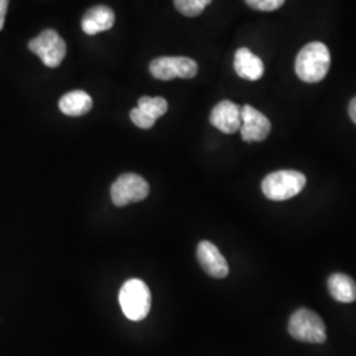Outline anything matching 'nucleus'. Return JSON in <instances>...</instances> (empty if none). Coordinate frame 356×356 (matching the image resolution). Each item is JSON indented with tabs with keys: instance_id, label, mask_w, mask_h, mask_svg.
Returning <instances> with one entry per match:
<instances>
[{
	"instance_id": "f257e3e1",
	"label": "nucleus",
	"mask_w": 356,
	"mask_h": 356,
	"mask_svg": "<svg viewBox=\"0 0 356 356\" xmlns=\"http://www.w3.org/2000/svg\"><path fill=\"white\" fill-rule=\"evenodd\" d=\"M331 56L329 48L322 42H310L305 45L296 58V73L307 83H317L327 76Z\"/></svg>"
},
{
	"instance_id": "f03ea898",
	"label": "nucleus",
	"mask_w": 356,
	"mask_h": 356,
	"mask_svg": "<svg viewBox=\"0 0 356 356\" xmlns=\"http://www.w3.org/2000/svg\"><path fill=\"white\" fill-rule=\"evenodd\" d=\"M119 304L128 319L141 321L151 310V291L144 281L139 279L127 280L120 288Z\"/></svg>"
},
{
	"instance_id": "7ed1b4c3",
	"label": "nucleus",
	"mask_w": 356,
	"mask_h": 356,
	"mask_svg": "<svg viewBox=\"0 0 356 356\" xmlns=\"http://www.w3.org/2000/svg\"><path fill=\"white\" fill-rule=\"evenodd\" d=\"M306 177L297 170H279L268 175L261 182V191L270 201H286L304 191Z\"/></svg>"
},
{
	"instance_id": "20e7f679",
	"label": "nucleus",
	"mask_w": 356,
	"mask_h": 356,
	"mask_svg": "<svg viewBox=\"0 0 356 356\" xmlns=\"http://www.w3.org/2000/svg\"><path fill=\"white\" fill-rule=\"evenodd\" d=\"M291 337L305 343L321 344L326 342V326L317 313L309 309L294 312L288 323Z\"/></svg>"
},
{
	"instance_id": "39448f33",
	"label": "nucleus",
	"mask_w": 356,
	"mask_h": 356,
	"mask_svg": "<svg viewBox=\"0 0 356 356\" xmlns=\"http://www.w3.org/2000/svg\"><path fill=\"white\" fill-rule=\"evenodd\" d=\"M28 48L38 54L45 66L51 69L60 66L66 56V42L54 29L42 31L29 41Z\"/></svg>"
},
{
	"instance_id": "423d86ee",
	"label": "nucleus",
	"mask_w": 356,
	"mask_h": 356,
	"mask_svg": "<svg viewBox=\"0 0 356 356\" xmlns=\"http://www.w3.org/2000/svg\"><path fill=\"white\" fill-rule=\"evenodd\" d=\"M148 182L136 173L122 175L111 186V200L118 207H124L129 204L140 202L148 197Z\"/></svg>"
},
{
	"instance_id": "0eeeda50",
	"label": "nucleus",
	"mask_w": 356,
	"mask_h": 356,
	"mask_svg": "<svg viewBox=\"0 0 356 356\" xmlns=\"http://www.w3.org/2000/svg\"><path fill=\"white\" fill-rule=\"evenodd\" d=\"M149 72L160 81H170L177 76L191 79L197 76L198 65L189 57H159L149 64Z\"/></svg>"
},
{
	"instance_id": "6e6552de",
	"label": "nucleus",
	"mask_w": 356,
	"mask_h": 356,
	"mask_svg": "<svg viewBox=\"0 0 356 356\" xmlns=\"http://www.w3.org/2000/svg\"><path fill=\"white\" fill-rule=\"evenodd\" d=\"M270 132V122L266 115L254 107L245 104L242 107V139L247 143L266 140Z\"/></svg>"
},
{
	"instance_id": "1a4fd4ad",
	"label": "nucleus",
	"mask_w": 356,
	"mask_h": 356,
	"mask_svg": "<svg viewBox=\"0 0 356 356\" xmlns=\"http://www.w3.org/2000/svg\"><path fill=\"white\" fill-rule=\"evenodd\" d=\"M197 257L204 272L214 279H225L229 275L227 260L220 254L216 244L202 241L197 247Z\"/></svg>"
},
{
	"instance_id": "9d476101",
	"label": "nucleus",
	"mask_w": 356,
	"mask_h": 356,
	"mask_svg": "<svg viewBox=\"0 0 356 356\" xmlns=\"http://www.w3.org/2000/svg\"><path fill=\"white\" fill-rule=\"evenodd\" d=\"M210 123L220 132L232 135L238 132L242 126V108L236 103L222 101L213 108Z\"/></svg>"
},
{
	"instance_id": "9b49d317",
	"label": "nucleus",
	"mask_w": 356,
	"mask_h": 356,
	"mask_svg": "<svg viewBox=\"0 0 356 356\" xmlns=\"http://www.w3.org/2000/svg\"><path fill=\"white\" fill-rule=\"evenodd\" d=\"M115 23V13L110 7L107 6H95L91 7L90 10L86 11L82 17V31L86 35H97L99 32H104L108 31L114 26Z\"/></svg>"
},
{
	"instance_id": "f8f14e48",
	"label": "nucleus",
	"mask_w": 356,
	"mask_h": 356,
	"mask_svg": "<svg viewBox=\"0 0 356 356\" xmlns=\"http://www.w3.org/2000/svg\"><path fill=\"white\" fill-rule=\"evenodd\" d=\"M234 67L236 74L247 81H257L264 74V64L248 48H239L235 53Z\"/></svg>"
},
{
	"instance_id": "ddd939ff",
	"label": "nucleus",
	"mask_w": 356,
	"mask_h": 356,
	"mask_svg": "<svg viewBox=\"0 0 356 356\" xmlns=\"http://www.w3.org/2000/svg\"><path fill=\"white\" fill-rule=\"evenodd\" d=\"M327 288L331 297L342 304L356 301V282L344 273H334L327 280Z\"/></svg>"
},
{
	"instance_id": "4468645a",
	"label": "nucleus",
	"mask_w": 356,
	"mask_h": 356,
	"mask_svg": "<svg viewBox=\"0 0 356 356\" xmlns=\"http://www.w3.org/2000/svg\"><path fill=\"white\" fill-rule=\"evenodd\" d=\"M58 107L63 114L69 116H82L88 114L92 107V99L89 94L83 90H74L60 99Z\"/></svg>"
},
{
	"instance_id": "2eb2a0df",
	"label": "nucleus",
	"mask_w": 356,
	"mask_h": 356,
	"mask_svg": "<svg viewBox=\"0 0 356 356\" xmlns=\"http://www.w3.org/2000/svg\"><path fill=\"white\" fill-rule=\"evenodd\" d=\"M138 107L143 110L145 114L149 115L154 120L160 116L165 115L168 111V102L163 97H141Z\"/></svg>"
},
{
	"instance_id": "dca6fc26",
	"label": "nucleus",
	"mask_w": 356,
	"mask_h": 356,
	"mask_svg": "<svg viewBox=\"0 0 356 356\" xmlns=\"http://www.w3.org/2000/svg\"><path fill=\"white\" fill-rule=\"evenodd\" d=\"M173 3L178 13L188 17H195L204 13L211 0H173Z\"/></svg>"
},
{
	"instance_id": "f3484780",
	"label": "nucleus",
	"mask_w": 356,
	"mask_h": 356,
	"mask_svg": "<svg viewBox=\"0 0 356 356\" xmlns=\"http://www.w3.org/2000/svg\"><path fill=\"white\" fill-rule=\"evenodd\" d=\"M129 118H131V120H132V123L135 126L143 128V129H148V128L153 127L154 123H156V120L153 118H151L148 114H145L139 107L131 110Z\"/></svg>"
},
{
	"instance_id": "a211bd4d",
	"label": "nucleus",
	"mask_w": 356,
	"mask_h": 356,
	"mask_svg": "<svg viewBox=\"0 0 356 356\" xmlns=\"http://www.w3.org/2000/svg\"><path fill=\"white\" fill-rule=\"evenodd\" d=\"M245 3L257 11H276L285 3V0H245Z\"/></svg>"
},
{
	"instance_id": "6ab92c4d",
	"label": "nucleus",
	"mask_w": 356,
	"mask_h": 356,
	"mask_svg": "<svg viewBox=\"0 0 356 356\" xmlns=\"http://www.w3.org/2000/svg\"><path fill=\"white\" fill-rule=\"evenodd\" d=\"M8 4H10V0H0V31L4 26L6 15H7V11H8Z\"/></svg>"
},
{
	"instance_id": "aec40b11",
	"label": "nucleus",
	"mask_w": 356,
	"mask_h": 356,
	"mask_svg": "<svg viewBox=\"0 0 356 356\" xmlns=\"http://www.w3.org/2000/svg\"><path fill=\"white\" fill-rule=\"evenodd\" d=\"M348 114H350L351 120L356 124V97L350 102V106H348Z\"/></svg>"
}]
</instances>
